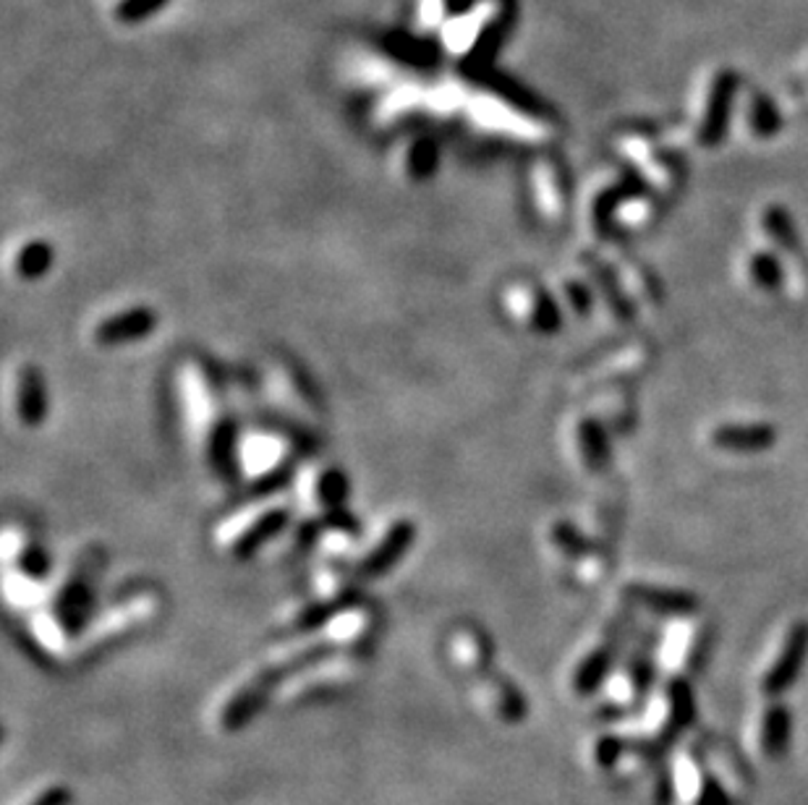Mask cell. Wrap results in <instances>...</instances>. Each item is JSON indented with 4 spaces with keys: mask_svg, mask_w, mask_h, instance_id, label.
Segmentation results:
<instances>
[{
    "mask_svg": "<svg viewBox=\"0 0 808 805\" xmlns=\"http://www.w3.org/2000/svg\"><path fill=\"white\" fill-rule=\"evenodd\" d=\"M338 651H341V644L322 641V644L309 646V649H304V651L293 654V657L280 661V665L267 667V670L259 672L257 678H251L247 686L238 688L236 693L226 701V707H222V711H220V728L226 732L244 730L249 722H255L259 711L267 707V701H270V696L276 693L283 682L293 680L296 675L324 665V661L333 659Z\"/></svg>",
    "mask_w": 808,
    "mask_h": 805,
    "instance_id": "1",
    "label": "cell"
},
{
    "mask_svg": "<svg viewBox=\"0 0 808 805\" xmlns=\"http://www.w3.org/2000/svg\"><path fill=\"white\" fill-rule=\"evenodd\" d=\"M806 654H808V625L798 623L788 630L780 657H777L775 665L769 667L767 678H764V693L780 696L783 690H788L793 682L798 680Z\"/></svg>",
    "mask_w": 808,
    "mask_h": 805,
    "instance_id": "2",
    "label": "cell"
},
{
    "mask_svg": "<svg viewBox=\"0 0 808 805\" xmlns=\"http://www.w3.org/2000/svg\"><path fill=\"white\" fill-rule=\"evenodd\" d=\"M612 659H615V649H612V646H608V644L597 646L589 657H583L579 670H576L573 688L579 690L581 696L594 693V690L604 682V678H608Z\"/></svg>",
    "mask_w": 808,
    "mask_h": 805,
    "instance_id": "3",
    "label": "cell"
},
{
    "mask_svg": "<svg viewBox=\"0 0 808 805\" xmlns=\"http://www.w3.org/2000/svg\"><path fill=\"white\" fill-rule=\"evenodd\" d=\"M790 743V714L785 707H771L764 714L762 724V748L771 759L783 756L785 748Z\"/></svg>",
    "mask_w": 808,
    "mask_h": 805,
    "instance_id": "4",
    "label": "cell"
},
{
    "mask_svg": "<svg viewBox=\"0 0 808 805\" xmlns=\"http://www.w3.org/2000/svg\"><path fill=\"white\" fill-rule=\"evenodd\" d=\"M771 437L775 435H771V429L767 427H731V429H719L717 435H714V442H717V448L725 450L752 452L769 448Z\"/></svg>",
    "mask_w": 808,
    "mask_h": 805,
    "instance_id": "5",
    "label": "cell"
},
{
    "mask_svg": "<svg viewBox=\"0 0 808 805\" xmlns=\"http://www.w3.org/2000/svg\"><path fill=\"white\" fill-rule=\"evenodd\" d=\"M387 53L398 58V61H406V63H416V66H432V63L437 61V50L432 42L427 40H416L411 38V34H391L385 42Z\"/></svg>",
    "mask_w": 808,
    "mask_h": 805,
    "instance_id": "6",
    "label": "cell"
},
{
    "mask_svg": "<svg viewBox=\"0 0 808 805\" xmlns=\"http://www.w3.org/2000/svg\"><path fill=\"white\" fill-rule=\"evenodd\" d=\"M124 316H115V320L107 322V325H103V330H100V337H103V343H118L124 341V333L126 335H142L144 330L153 327L155 316L149 312H128L126 314V322H121Z\"/></svg>",
    "mask_w": 808,
    "mask_h": 805,
    "instance_id": "7",
    "label": "cell"
},
{
    "mask_svg": "<svg viewBox=\"0 0 808 805\" xmlns=\"http://www.w3.org/2000/svg\"><path fill=\"white\" fill-rule=\"evenodd\" d=\"M717 100L709 105V111H706V121H704V128H702V136L704 142H717L719 134H723V126H725V107H727V100H731V90H733V82L731 79H723L717 86Z\"/></svg>",
    "mask_w": 808,
    "mask_h": 805,
    "instance_id": "8",
    "label": "cell"
},
{
    "mask_svg": "<svg viewBox=\"0 0 808 805\" xmlns=\"http://www.w3.org/2000/svg\"><path fill=\"white\" fill-rule=\"evenodd\" d=\"M667 703H670V717H673L675 728H688V724L694 722V714H696L694 693H691V688L685 686L683 680H675L673 686L667 688Z\"/></svg>",
    "mask_w": 808,
    "mask_h": 805,
    "instance_id": "9",
    "label": "cell"
},
{
    "mask_svg": "<svg viewBox=\"0 0 808 805\" xmlns=\"http://www.w3.org/2000/svg\"><path fill=\"white\" fill-rule=\"evenodd\" d=\"M165 3H170V0H121L115 6V19L121 24H139V21L153 19L157 11H163Z\"/></svg>",
    "mask_w": 808,
    "mask_h": 805,
    "instance_id": "10",
    "label": "cell"
},
{
    "mask_svg": "<svg viewBox=\"0 0 808 805\" xmlns=\"http://www.w3.org/2000/svg\"><path fill=\"white\" fill-rule=\"evenodd\" d=\"M437 165V147L432 139H418L408 153V170L414 178H424L435 170Z\"/></svg>",
    "mask_w": 808,
    "mask_h": 805,
    "instance_id": "11",
    "label": "cell"
},
{
    "mask_svg": "<svg viewBox=\"0 0 808 805\" xmlns=\"http://www.w3.org/2000/svg\"><path fill=\"white\" fill-rule=\"evenodd\" d=\"M748 278L754 280L756 288H775L780 283V264L775 259H767V254H756L748 262Z\"/></svg>",
    "mask_w": 808,
    "mask_h": 805,
    "instance_id": "12",
    "label": "cell"
},
{
    "mask_svg": "<svg viewBox=\"0 0 808 805\" xmlns=\"http://www.w3.org/2000/svg\"><path fill=\"white\" fill-rule=\"evenodd\" d=\"M623 751H625V745L618 735H602L600 740H597V748H594L597 764H600L602 769H612L618 764V759L623 756Z\"/></svg>",
    "mask_w": 808,
    "mask_h": 805,
    "instance_id": "13",
    "label": "cell"
},
{
    "mask_svg": "<svg viewBox=\"0 0 808 805\" xmlns=\"http://www.w3.org/2000/svg\"><path fill=\"white\" fill-rule=\"evenodd\" d=\"M696 805H733V801H731V795L725 793V787L714 780V776H704V785H702V793H698Z\"/></svg>",
    "mask_w": 808,
    "mask_h": 805,
    "instance_id": "14",
    "label": "cell"
},
{
    "mask_svg": "<svg viewBox=\"0 0 808 805\" xmlns=\"http://www.w3.org/2000/svg\"><path fill=\"white\" fill-rule=\"evenodd\" d=\"M71 801H74V793H71L66 785H53L42 790L29 805H71Z\"/></svg>",
    "mask_w": 808,
    "mask_h": 805,
    "instance_id": "15",
    "label": "cell"
},
{
    "mask_svg": "<svg viewBox=\"0 0 808 805\" xmlns=\"http://www.w3.org/2000/svg\"><path fill=\"white\" fill-rule=\"evenodd\" d=\"M443 6H445L447 17H453V19H460V17H466V13H468V11H472L474 0H443Z\"/></svg>",
    "mask_w": 808,
    "mask_h": 805,
    "instance_id": "16",
    "label": "cell"
}]
</instances>
